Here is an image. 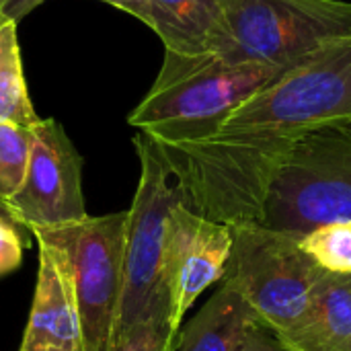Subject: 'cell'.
<instances>
[{"label":"cell","instance_id":"obj_11","mask_svg":"<svg viewBox=\"0 0 351 351\" xmlns=\"http://www.w3.org/2000/svg\"><path fill=\"white\" fill-rule=\"evenodd\" d=\"M278 337L290 351L350 350L351 276L325 274L306 313Z\"/></svg>","mask_w":351,"mask_h":351},{"label":"cell","instance_id":"obj_24","mask_svg":"<svg viewBox=\"0 0 351 351\" xmlns=\"http://www.w3.org/2000/svg\"><path fill=\"white\" fill-rule=\"evenodd\" d=\"M348 351H351V346H350V350H348Z\"/></svg>","mask_w":351,"mask_h":351},{"label":"cell","instance_id":"obj_18","mask_svg":"<svg viewBox=\"0 0 351 351\" xmlns=\"http://www.w3.org/2000/svg\"><path fill=\"white\" fill-rule=\"evenodd\" d=\"M16 222L10 216L0 214V278L19 269L23 261L25 241L16 230Z\"/></svg>","mask_w":351,"mask_h":351},{"label":"cell","instance_id":"obj_23","mask_svg":"<svg viewBox=\"0 0 351 351\" xmlns=\"http://www.w3.org/2000/svg\"><path fill=\"white\" fill-rule=\"evenodd\" d=\"M216 2H218V4H222V2H226V0H216Z\"/></svg>","mask_w":351,"mask_h":351},{"label":"cell","instance_id":"obj_12","mask_svg":"<svg viewBox=\"0 0 351 351\" xmlns=\"http://www.w3.org/2000/svg\"><path fill=\"white\" fill-rule=\"evenodd\" d=\"M259 319L249 302L226 282L199 313L179 329L175 351H234Z\"/></svg>","mask_w":351,"mask_h":351},{"label":"cell","instance_id":"obj_10","mask_svg":"<svg viewBox=\"0 0 351 351\" xmlns=\"http://www.w3.org/2000/svg\"><path fill=\"white\" fill-rule=\"evenodd\" d=\"M35 296L19 351H82L80 321L68 263L58 247L37 241Z\"/></svg>","mask_w":351,"mask_h":351},{"label":"cell","instance_id":"obj_1","mask_svg":"<svg viewBox=\"0 0 351 351\" xmlns=\"http://www.w3.org/2000/svg\"><path fill=\"white\" fill-rule=\"evenodd\" d=\"M351 119V33L286 66L195 142L156 146L183 204L210 220L261 224L276 175L296 140Z\"/></svg>","mask_w":351,"mask_h":351},{"label":"cell","instance_id":"obj_8","mask_svg":"<svg viewBox=\"0 0 351 351\" xmlns=\"http://www.w3.org/2000/svg\"><path fill=\"white\" fill-rule=\"evenodd\" d=\"M10 218L29 232L84 220L82 156L56 119L33 125L29 162L16 193L4 204Z\"/></svg>","mask_w":351,"mask_h":351},{"label":"cell","instance_id":"obj_19","mask_svg":"<svg viewBox=\"0 0 351 351\" xmlns=\"http://www.w3.org/2000/svg\"><path fill=\"white\" fill-rule=\"evenodd\" d=\"M234 351H290L282 341L280 337L265 327L263 323H257L249 329V333L243 337V341L237 346Z\"/></svg>","mask_w":351,"mask_h":351},{"label":"cell","instance_id":"obj_7","mask_svg":"<svg viewBox=\"0 0 351 351\" xmlns=\"http://www.w3.org/2000/svg\"><path fill=\"white\" fill-rule=\"evenodd\" d=\"M128 212L39 228L31 234L64 255L80 321L82 351H109L123 276Z\"/></svg>","mask_w":351,"mask_h":351},{"label":"cell","instance_id":"obj_15","mask_svg":"<svg viewBox=\"0 0 351 351\" xmlns=\"http://www.w3.org/2000/svg\"><path fill=\"white\" fill-rule=\"evenodd\" d=\"M300 247L323 271L351 276V222L348 220L315 226L300 237Z\"/></svg>","mask_w":351,"mask_h":351},{"label":"cell","instance_id":"obj_22","mask_svg":"<svg viewBox=\"0 0 351 351\" xmlns=\"http://www.w3.org/2000/svg\"><path fill=\"white\" fill-rule=\"evenodd\" d=\"M0 214H4V216H10V214H8V210H6V208H4L2 204H0Z\"/></svg>","mask_w":351,"mask_h":351},{"label":"cell","instance_id":"obj_6","mask_svg":"<svg viewBox=\"0 0 351 351\" xmlns=\"http://www.w3.org/2000/svg\"><path fill=\"white\" fill-rule=\"evenodd\" d=\"M232 228V247L222 282L230 284L276 335L288 331L308 308L325 278L300 247V232L265 224Z\"/></svg>","mask_w":351,"mask_h":351},{"label":"cell","instance_id":"obj_2","mask_svg":"<svg viewBox=\"0 0 351 351\" xmlns=\"http://www.w3.org/2000/svg\"><path fill=\"white\" fill-rule=\"evenodd\" d=\"M282 70L261 64H226L208 56L165 53L152 88L128 121L156 146L195 142L212 134L239 103Z\"/></svg>","mask_w":351,"mask_h":351},{"label":"cell","instance_id":"obj_16","mask_svg":"<svg viewBox=\"0 0 351 351\" xmlns=\"http://www.w3.org/2000/svg\"><path fill=\"white\" fill-rule=\"evenodd\" d=\"M33 128L16 125L0 119V204L4 206L21 187L29 150H31Z\"/></svg>","mask_w":351,"mask_h":351},{"label":"cell","instance_id":"obj_3","mask_svg":"<svg viewBox=\"0 0 351 351\" xmlns=\"http://www.w3.org/2000/svg\"><path fill=\"white\" fill-rule=\"evenodd\" d=\"M351 33L350 0H226L208 58L286 68L323 41Z\"/></svg>","mask_w":351,"mask_h":351},{"label":"cell","instance_id":"obj_20","mask_svg":"<svg viewBox=\"0 0 351 351\" xmlns=\"http://www.w3.org/2000/svg\"><path fill=\"white\" fill-rule=\"evenodd\" d=\"M45 0H0V12L14 19L16 23L23 21L31 10H35Z\"/></svg>","mask_w":351,"mask_h":351},{"label":"cell","instance_id":"obj_17","mask_svg":"<svg viewBox=\"0 0 351 351\" xmlns=\"http://www.w3.org/2000/svg\"><path fill=\"white\" fill-rule=\"evenodd\" d=\"M175 346L177 335L171 331L169 315L154 313L117 335L109 351H175Z\"/></svg>","mask_w":351,"mask_h":351},{"label":"cell","instance_id":"obj_13","mask_svg":"<svg viewBox=\"0 0 351 351\" xmlns=\"http://www.w3.org/2000/svg\"><path fill=\"white\" fill-rule=\"evenodd\" d=\"M148 27L160 37L165 53L206 56L220 21L216 0H148Z\"/></svg>","mask_w":351,"mask_h":351},{"label":"cell","instance_id":"obj_14","mask_svg":"<svg viewBox=\"0 0 351 351\" xmlns=\"http://www.w3.org/2000/svg\"><path fill=\"white\" fill-rule=\"evenodd\" d=\"M16 25L14 19L0 12V119L33 128L41 117L27 90Z\"/></svg>","mask_w":351,"mask_h":351},{"label":"cell","instance_id":"obj_21","mask_svg":"<svg viewBox=\"0 0 351 351\" xmlns=\"http://www.w3.org/2000/svg\"><path fill=\"white\" fill-rule=\"evenodd\" d=\"M105 4H111L132 16H136L138 21H142L144 25H148V0H101Z\"/></svg>","mask_w":351,"mask_h":351},{"label":"cell","instance_id":"obj_9","mask_svg":"<svg viewBox=\"0 0 351 351\" xmlns=\"http://www.w3.org/2000/svg\"><path fill=\"white\" fill-rule=\"evenodd\" d=\"M232 247V228L189 210L183 202L171 212L165 247V288L169 323L177 335L195 300L222 282Z\"/></svg>","mask_w":351,"mask_h":351},{"label":"cell","instance_id":"obj_4","mask_svg":"<svg viewBox=\"0 0 351 351\" xmlns=\"http://www.w3.org/2000/svg\"><path fill=\"white\" fill-rule=\"evenodd\" d=\"M337 220L351 222V119L323 123L296 140L276 175L261 224L304 234Z\"/></svg>","mask_w":351,"mask_h":351},{"label":"cell","instance_id":"obj_5","mask_svg":"<svg viewBox=\"0 0 351 351\" xmlns=\"http://www.w3.org/2000/svg\"><path fill=\"white\" fill-rule=\"evenodd\" d=\"M134 146L140 158V181L128 210L121 296L111 341L148 315H169L165 288L167 230L173 208L183 202L152 140L140 132Z\"/></svg>","mask_w":351,"mask_h":351}]
</instances>
